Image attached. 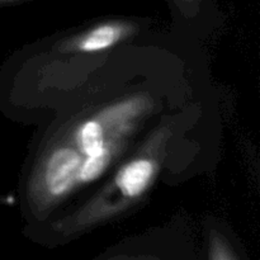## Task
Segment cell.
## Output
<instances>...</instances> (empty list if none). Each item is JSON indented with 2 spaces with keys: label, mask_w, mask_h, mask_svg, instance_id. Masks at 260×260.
I'll return each instance as SVG.
<instances>
[{
  "label": "cell",
  "mask_w": 260,
  "mask_h": 260,
  "mask_svg": "<svg viewBox=\"0 0 260 260\" xmlns=\"http://www.w3.org/2000/svg\"><path fill=\"white\" fill-rule=\"evenodd\" d=\"M108 119L93 118L80 121L70 131L68 141L84 159L80 172V187L99 179L118 155L119 142L114 132L108 131Z\"/></svg>",
  "instance_id": "6da1fadb"
},
{
  "label": "cell",
  "mask_w": 260,
  "mask_h": 260,
  "mask_svg": "<svg viewBox=\"0 0 260 260\" xmlns=\"http://www.w3.org/2000/svg\"><path fill=\"white\" fill-rule=\"evenodd\" d=\"M136 24L126 20H109L83 30L66 41L61 47L65 52H99L114 47L136 32Z\"/></svg>",
  "instance_id": "7a4b0ae2"
},
{
  "label": "cell",
  "mask_w": 260,
  "mask_h": 260,
  "mask_svg": "<svg viewBox=\"0 0 260 260\" xmlns=\"http://www.w3.org/2000/svg\"><path fill=\"white\" fill-rule=\"evenodd\" d=\"M159 162L149 155H140L127 161L113 178V187L127 202L141 200L151 187Z\"/></svg>",
  "instance_id": "3957f363"
},
{
  "label": "cell",
  "mask_w": 260,
  "mask_h": 260,
  "mask_svg": "<svg viewBox=\"0 0 260 260\" xmlns=\"http://www.w3.org/2000/svg\"><path fill=\"white\" fill-rule=\"evenodd\" d=\"M210 258L211 259H235V254L231 253L230 246L228 245L225 240L221 236L213 238L210 248Z\"/></svg>",
  "instance_id": "277c9868"
},
{
  "label": "cell",
  "mask_w": 260,
  "mask_h": 260,
  "mask_svg": "<svg viewBox=\"0 0 260 260\" xmlns=\"http://www.w3.org/2000/svg\"><path fill=\"white\" fill-rule=\"evenodd\" d=\"M22 2V0H0V7L3 5H9V4H14V3Z\"/></svg>",
  "instance_id": "5b68a950"
},
{
  "label": "cell",
  "mask_w": 260,
  "mask_h": 260,
  "mask_svg": "<svg viewBox=\"0 0 260 260\" xmlns=\"http://www.w3.org/2000/svg\"><path fill=\"white\" fill-rule=\"evenodd\" d=\"M179 2L185 3V4H188V3H193V2H196V0H179Z\"/></svg>",
  "instance_id": "8992f818"
}]
</instances>
